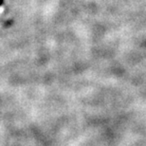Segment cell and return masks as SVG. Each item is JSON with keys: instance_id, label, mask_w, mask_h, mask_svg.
Segmentation results:
<instances>
[{"instance_id": "cell-1", "label": "cell", "mask_w": 146, "mask_h": 146, "mask_svg": "<svg viewBox=\"0 0 146 146\" xmlns=\"http://www.w3.org/2000/svg\"><path fill=\"white\" fill-rule=\"evenodd\" d=\"M2 2H3V0H0V5L2 4Z\"/></svg>"}]
</instances>
